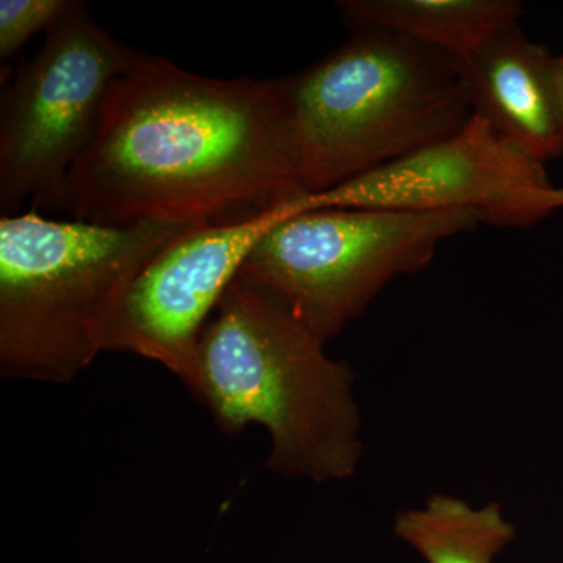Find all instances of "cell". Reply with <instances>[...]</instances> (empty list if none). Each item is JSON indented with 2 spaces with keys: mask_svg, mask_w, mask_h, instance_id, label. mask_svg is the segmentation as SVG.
<instances>
[{
  "mask_svg": "<svg viewBox=\"0 0 563 563\" xmlns=\"http://www.w3.org/2000/svg\"><path fill=\"white\" fill-rule=\"evenodd\" d=\"M393 529L428 563H493L517 536L498 503L473 507L450 495H431L421 509L401 510Z\"/></svg>",
  "mask_w": 563,
  "mask_h": 563,
  "instance_id": "cell-11",
  "label": "cell"
},
{
  "mask_svg": "<svg viewBox=\"0 0 563 563\" xmlns=\"http://www.w3.org/2000/svg\"><path fill=\"white\" fill-rule=\"evenodd\" d=\"M352 27L388 29L465 60L523 14L514 0H346Z\"/></svg>",
  "mask_w": 563,
  "mask_h": 563,
  "instance_id": "cell-10",
  "label": "cell"
},
{
  "mask_svg": "<svg viewBox=\"0 0 563 563\" xmlns=\"http://www.w3.org/2000/svg\"><path fill=\"white\" fill-rule=\"evenodd\" d=\"M73 0H0V58L9 60L33 35L49 31Z\"/></svg>",
  "mask_w": 563,
  "mask_h": 563,
  "instance_id": "cell-12",
  "label": "cell"
},
{
  "mask_svg": "<svg viewBox=\"0 0 563 563\" xmlns=\"http://www.w3.org/2000/svg\"><path fill=\"white\" fill-rule=\"evenodd\" d=\"M302 196L284 81L210 79L141 55L111 85L63 210L109 228L224 224Z\"/></svg>",
  "mask_w": 563,
  "mask_h": 563,
  "instance_id": "cell-1",
  "label": "cell"
},
{
  "mask_svg": "<svg viewBox=\"0 0 563 563\" xmlns=\"http://www.w3.org/2000/svg\"><path fill=\"white\" fill-rule=\"evenodd\" d=\"M306 195L331 190L461 132L473 118L461 58L380 27L282 79Z\"/></svg>",
  "mask_w": 563,
  "mask_h": 563,
  "instance_id": "cell-3",
  "label": "cell"
},
{
  "mask_svg": "<svg viewBox=\"0 0 563 563\" xmlns=\"http://www.w3.org/2000/svg\"><path fill=\"white\" fill-rule=\"evenodd\" d=\"M551 60L553 55L532 43L518 22L461 60L473 117L543 165L563 154Z\"/></svg>",
  "mask_w": 563,
  "mask_h": 563,
  "instance_id": "cell-9",
  "label": "cell"
},
{
  "mask_svg": "<svg viewBox=\"0 0 563 563\" xmlns=\"http://www.w3.org/2000/svg\"><path fill=\"white\" fill-rule=\"evenodd\" d=\"M298 201L261 217L195 224L144 263L114 299L96 331L99 351L133 352L158 362L192 391L207 318L220 306L255 243Z\"/></svg>",
  "mask_w": 563,
  "mask_h": 563,
  "instance_id": "cell-7",
  "label": "cell"
},
{
  "mask_svg": "<svg viewBox=\"0 0 563 563\" xmlns=\"http://www.w3.org/2000/svg\"><path fill=\"white\" fill-rule=\"evenodd\" d=\"M140 57L103 31L85 3L70 2L2 95V217L27 199L63 210L66 177L99 131L111 85Z\"/></svg>",
  "mask_w": 563,
  "mask_h": 563,
  "instance_id": "cell-6",
  "label": "cell"
},
{
  "mask_svg": "<svg viewBox=\"0 0 563 563\" xmlns=\"http://www.w3.org/2000/svg\"><path fill=\"white\" fill-rule=\"evenodd\" d=\"M551 207L553 210L563 209V188H555L551 192Z\"/></svg>",
  "mask_w": 563,
  "mask_h": 563,
  "instance_id": "cell-14",
  "label": "cell"
},
{
  "mask_svg": "<svg viewBox=\"0 0 563 563\" xmlns=\"http://www.w3.org/2000/svg\"><path fill=\"white\" fill-rule=\"evenodd\" d=\"M198 346L192 395L222 431L261 424L266 466L313 483L352 476L362 457L354 373L324 342L262 292L233 280Z\"/></svg>",
  "mask_w": 563,
  "mask_h": 563,
  "instance_id": "cell-2",
  "label": "cell"
},
{
  "mask_svg": "<svg viewBox=\"0 0 563 563\" xmlns=\"http://www.w3.org/2000/svg\"><path fill=\"white\" fill-rule=\"evenodd\" d=\"M543 163L473 117L461 132L344 181L306 195L303 211L324 209L470 210L496 225H531L553 213Z\"/></svg>",
  "mask_w": 563,
  "mask_h": 563,
  "instance_id": "cell-8",
  "label": "cell"
},
{
  "mask_svg": "<svg viewBox=\"0 0 563 563\" xmlns=\"http://www.w3.org/2000/svg\"><path fill=\"white\" fill-rule=\"evenodd\" d=\"M479 222L470 210L298 211L255 243L235 280L279 303L325 343L393 279L421 272L440 243Z\"/></svg>",
  "mask_w": 563,
  "mask_h": 563,
  "instance_id": "cell-5",
  "label": "cell"
},
{
  "mask_svg": "<svg viewBox=\"0 0 563 563\" xmlns=\"http://www.w3.org/2000/svg\"><path fill=\"white\" fill-rule=\"evenodd\" d=\"M551 73H553L555 101H558L559 117H561L563 128V55L553 57Z\"/></svg>",
  "mask_w": 563,
  "mask_h": 563,
  "instance_id": "cell-13",
  "label": "cell"
},
{
  "mask_svg": "<svg viewBox=\"0 0 563 563\" xmlns=\"http://www.w3.org/2000/svg\"><path fill=\"white\" fill-rule=\"evenodd\" d=\"M188 228L52 221L36 210L0 218L2 377L70 383L101 352L96 331L114 299Z\"/></svg>",
  "mask_w": 563,
  "mask_h": 563,
  "instance_id": "cell-4",
  "label": "cell"
}]
</instances>
